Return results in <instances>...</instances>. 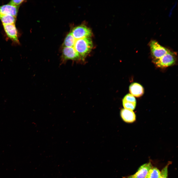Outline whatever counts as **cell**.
Returning <instances> with one entry per match:
<instances>
[{
	"instance_id": "1",
	"label": "cell",
	"mask_w": 178,
	"mask_h": 178,
	"mask_svg": "<svg viewBox=\"0 0 178 178\" xmlns=\"http://www.w3.org/2000/svg\"><path fill=\"white\" fill-rule=\"evenodd\" d=\"M93 43L90 38H86L76 40L74 48L80 56L85 57L91 51Z\"/></svg>"
},
{
	"instance_id": "2",
	"label": "cell",
	"mask_w": 178,
	"mask_h": 178,
	"mask_svg": "<svg viewBox=\"0 0 178 178\" xmlns=\"http://www.w3.org/2000/svg\"><path fill=\"white\" fill-rule=\"evenodd\" d=\"M150 46L152 55L154 59L153 62L161 58L170 51L155 41L151 42Z\"/></svg>"
},
{
	"instance_id": "3",
	"label": "cell",
	"mask_w": 178,
	"mask_h": 178,
	"mask_svg": "<svg viewBox=\"0 0 178 178\" xmlns=\"http://www.w3.org/2000/svg\"><path fill=\"white\" fill-rule=\"evenodd\" d=\"M175 61L176 57L174 53L170 50L162 57L153 62L158 67L164 68L173 65Z\"/></svg>"
},
{
	"instance_id": "4",
	"label": "cell",
	"mask_w": 178,
	"mask_h": 178,
	"mask_svg": "<svg viewBox=\"0 0 178 178\" xmlns=\"http://www.w3.org/2000/svg\"><path fill=\"white\" fill-rule=\"evenodd\" d=\"M75 39L90 38L92 35L91 30L86 26L82 25L74 28L71 32Z\"/></svg>"
},
{
	"instance_id": "5",
	"label": "cell",
	"mask_w": 178,
	"mask_h": 178,
	"mask_svg": "<svg viewBox=\"0 0 178 178\" xmlns=\"http://www.w3.org/2000/svg\"><path fill=\"white\" fill-rule=\"evenodd\" d=\"M153 167L151 162L146 163L141 166L134 174L122 178H145L149 170Z\"/></svg>"
},
{
	"instance_id": "6",
	"label": "cell",
	"mask_w": 178,
	"mask_h": 178,
	"mask_svg": "<svg viewBox=\"0 0 178 178\" xmlns=\"http://www.w3.org/2000/svg\"><path fill=\"white\" fill-rule=\"evenodd\" d=\"M62 55L65 60H76L81 57L73 47H63Z\"/></svg>"
},
{
	"instance_id": "7",
	"label": "cell",
	"mask_w": 178,
	"mask_h": 178,
	"mask_svg": "<svg viewBox=\"0 0 178 178\" xmlns=\"http://www.w3.org/2000/svg\"><path fill=\"white\" fill-rule=\"evenodd\" d=\"M4 30L8 36L13 41L18 43V32L15 24H3Z\"/></svg>"
},
{
	"instance_id": "8",
	"label": "cell",
	"mask_w": 178,
	"mask_h": 178,
	"mask_svg": "<svg viewBox=\"0 0 178 178\" xmlns=\"http://www.w3.org/2000/svg\"><path fill=\"white\" fill-rule=\"evenodd\" d=\"M19 6H16L9 4L0 6V14L10 15L16 18Z\"/></svg>"
},
{
	"instance_id": "9",
	"label": "cell",
	"mask_w": 178,
	"mask_h": 178,
	"mask_svg": "<svg viewBox=\"0 0 178 178\" xmlns=\"http://www.w3.org/2000/svg\"><path fill=\"white\" fill-rule=\"evenodd\" d=\"M122 103L124 109L133 111L136 107V101L134 96L128 94L123 98Z\"/></svg>"
},
{
	"instance_id": "10",
	"label": "cell",
	"mask_w": 178,
	"mask_h": 178,
	"mask_svg": "<svg viewBox=\"0 0 178 178\" xmlns=\"http://www.w3.org/2000/svg\"><path fill=\"white\" fill-rule=\"evenodd\" d=\"M120 115L123 120L126 122L132 123L135 120L136 115L133 111L122 109L121 110Z\"/></svg>"
},
{
	"instance_id": "11",
	"label": "cell",
	"mask_w": 178,
	"mask_h": 178,
	"mask_svg": "<svg viewBox=\"0 0 178 178\" xmlns=\"http://www.w3.org/2000/svg\"><path fill=\"white\" fill-rule=\"evenodd\" d=\"M129 90L131 95L136 97H140L143 94L144 89L140 84L134 83L131 84L129 87Z\"/></svg>"
},
{
	"instance_id": "12",
	"label": "cell",
	"mask_w": 178,
	"mask_h": 178,
	"mask_svg": "<svg viewBox=\"0 0 178 178\" xmlns=\"http://www.w3.org/2000/svg\"><path fill=\"white\" fill-rule=\"evenodd\" d=\"M16 18L10 15H4L0 14V20L2 24H15Z\"/></svg>"
},
{
	"instance_id": "13",
	"label": "cell",
	"mask_w": 178,
	"mask_h": 178,
	"mask_svg": "<svg viewBox=\"0 0 178 178\" xmlns=\"http://www.w3.org/2000/svg\"><path fill=\"white\" fill-rule=\"evenodd\" d=\"M76 41L71 32L69 33L66 37L63 43L64 47H73Z\"/></svg>"
},
{
	"instance_id": "14",
	"label": "cell",
	"mask_w": 178,
	"mask_h": 178,
	"mask_svg": "<svg viewBox=\"0 0 178 178\" xmlns=\"http://www.w3.org/2000/svg\"><path fill=\"white\" fill-rule=\"evenodd\" d=\"M160 172L156 167H153L149 171L145 178H160Z\"/></svg>"
},
{
	"instance_id": "15",
	"label": "cell",
	"mask_w": 178,
	"mask_h": 178,
	"mask_svg": "<svg viewBox=\"0 0 178 178\" xmlns=\"http://www.w3.org/2000/svg\"><path fill=\"white\" fill-rule=\"evenodd\" d=\"M171 162H169L160 172V178H167L168 175V168Z\"/></svg>"
},
{
	"instance_id": "16",
	"label": "cell",
	"mask_w": 178,
	"mask_h": 178,
	"mask_svg": "<svg viewBox=\"0 0 178 178\" xmlns=\"http://www.w3.org/2000/svg\"><path fill=\"white\" fill-rule=\"evenodd\" d=\"M24 1V0H11L8 4L13 6H19Z\"/></svg>"
}]
</instances>
